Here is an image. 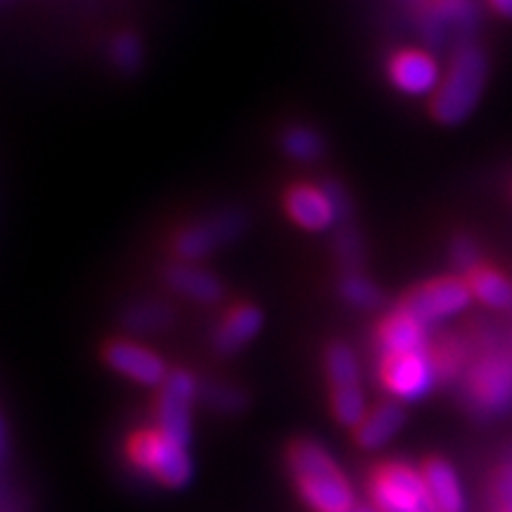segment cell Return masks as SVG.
<instances>
[{
  "label": "cell",
  "mask_w": 512,
  "mask_h": 512,
  "mask_svg": "<svg viewBox=\"0 0 512 512\" xmlns=\"http://www.w3.org/2000/svg\"><path fill=\"white\" fill-rule=\"evenodd\" d=\"M292 484L311 512H349L356 491L330 451L313 439H294L285 456Z\"/></svg>",
  "instance_id": "6da1fadb"
},
{
  "label": "cell",
  "mask_w": 512,
  "mask_h": 512,
  "mask_svg": "<svg viewBox=\"0 0 512 512\" xmlns=\"http://www.w3.org/2000/svg\"><path fill=\"white\" fill-rule=\"evenodd\" d=\"M486 83V57L475 43L458 46L439 88L432 95V117L446 126H456L475 112Z\"/></svg>",
  "instance_id": "7a4b0ae2"
},
{
  "label": "cell",
  "mask_w": 512,
  "mask_h": 512,
  "mask_svg": "<svg viewBox=\"0 0 512 512\" xmlns=\"http://www.w3.org/2000/svg\"><path fill=\"white\" fill-rule=\"evenodd\" d=\"M126 456L136 470L150 475L166 489H181L192 477V460L188 448L176 444L157 430H140L131 434Z\"/></svg>",
  "instance_id": "3957f363"
},
{
  "label": "cell",
  "mask_w": 512,
  "mask_h": 512,
  "mask_svg": "<svg viewBox=\"0 0 512 512\" xmlns=\"http://www.w3.org/2000/svg\"><path fill=\"white\" fill-rule=\"evenodd\" d=\"M200 387L197 377L185 368L169 370L166 380L157 387V430L185 448L192 439V406L200 399Z\"/></svg>",
  "instance_id": "277c9868"
},
{
  "label": "cell",
  "mask_w": 512,
  "mask_h": 512,
  "mask_svg": "<svg viewBox=\"0 0 512 512\" xmlns=\"http://www.w3.org/2000/svg\"><path fill=\"white\" fill-rule=\"evenodd\" d=\"M465 401L472 413L496 415L512 403V361L510 356L491 351L472 363L465 375Z\"/></svg>",
  "instance_id": "5b68a950"
},
{
  "label": "cell",
  "mask_w": 512,
  "mask_h": 512,
  "mask_svg": "<svg viewBox=\"0 0 512 512\" xmlns=\"http://www.w3.org/2000/svg\"><path fill=\"white\" fill-rule=\"evenodd\" d=\"M368 491L377 512H422L427 503L420 470L399 460L373 467Z\"/></svg>",
  "instance_id": "8992f818"
},
{
  "label": "cell",
  "mask_w": 512,
  "mask_h": 512,
  "mask_svg": "<svg viewBox=\"0 0 512 512\" xmlns=\"http://www.w3.org/2000/svg\"><path fill=\"white\" fill-rule=\"evenodd\" d=\"M247 226V216L242 211H221V214L209 216L197 223H190L174 235V254L178 261L185 264H197L207 259L216 249L233 242Z\"/></svg>",
  "instance_id": "52a82bcc"
},
{
  "label": "cell",
  "mask_w": 512,
  "mask_h": 512,
  "mask_svg": "<svg viewBox=\"0 0 512 512\" xmlns=\"http://www.w3.org/2000/svg\"><path fill=\"white\" fill-rule=\"evenodd\" d=\"M472 299V290L465 278L458 275H441V278L427 280L403 297L401 306L411 311L420 323L432 325L439 320L456 316L465 311Z\"/></svg>",
  "instance_id": "ba28073f"
},
{
  "label": "cell",
  "mask_w": 512,
  "mask_h": 512,
  "mask_svg": "<svg viewBox=\"0 0 512 512\" xmlns=\"http://www.w3.org/2000/svg\"><path fill=\"white\" fill-rule=\"evenodd\" d=\"M380 380L396 401H418L437 382L430 349L413 351V354H382Z\"/></svg>",
  "instance_id": "9c48e42d"
},
{
  "label": "cell",
  "mask_w": 512,
  "mask_h": 512,
  "mask_svg": "<svg viewBox=\"0 0 512 512\" xmlns=\"http://www.w3.org/2000/svg\"><path fill=\"white\" fill-rule=\"evenodd\" d=\"M285 211L292 223L309 233H323L344 219L337 202L332 200L328 185L294 183L285 192Z\"/></svg>",
  "instance_id": "30bf717a"
},
{
  "label": "cell",
  "mask_w": 512,
  "mask_h": 512,
  "mask_svg": "<svg viewBox=\"0 0 512 512\" xmlns=\"http://www.w3.org/2000/svg\"><path fill=\"white\" fill-rule=\"evenodd\" d=\"M102 358L114 373L128 377L143 387H159L169 375V366L157 351L133 342V339H112L102 349Z\"/></svg>",
  "instance_id": "8fae6325"
},
{
  "label": "cell",
  "mask_w": 512,
  "mask_h": 512,
  "mask_svg": "<svg viewBox=\"0 0 512 512\" xmlns=\"http://www.w3.org/2000/svg\"><path fill=\"white\" fill-rule=\"evenodd\" d=\"M387 74L396 91L411 95V98L434 95L441 83L437 60L418 48H403L394 53L387 64Z\"/></svg>",
  "instance_id": "7c38bea8"
},
{
  "label": "cell",
  "mask_w": 512,
  "mask_h": 512,
  "mask_svg": "<svg viewBox=\"0 0 512 512\" xmlns=\"http://www.w3.org/2000/svg\"><path fill=\"white\" fill-rule=\"evenodd\" d=\"M430 325L420 323L411 311L396 306L377 325L375 339L382 354H413L430 349Z\"/></svg>",
  "instance_id": "4fadbf2b"
},
{
  "label": "cell",
  "mask_w": 512,
  "mask_h": 512,
  "mask_svg": "<svg viewBox=\"0 0 512 512\" xmlns=\"http://www.w3.org/2000/svg\"><path fill=\"white\" fill-rule=\"evenodd\" d=\"M403 425H406V411H403L401 401H380L368 408L366 418L354 430V444L363 451H377V448L387 446L401 432Z\"/></svg>",
  "instance_id": "5bb4252c"
},
{
  "label": "cell",
  "mask_w": 512,
  "mask_h": 512,
  "mask_svg": "<svg viewBox=\"0 0 512 512\" xmlns=\"http://www.w3.org/2000/svg\"><path fill=\"white\" fill-rule=\"evenodd\" d=\"M264 328V313L254 304H235L221 318L214 332V349L221 356H233L247 347Z\"/></svg>",
  "instance_id": "9a60e30c"
},
{
  "label": "cell",
  "mask_w": 512,
  "mask_h": 512,
  "mask_svg": "<svg viewBox=\"0 0 512 512\" xmlns=\"http://www.w3.org/2000/svg\"><path fill=\"white\" fill-rule=\"evenodd\" d=\"M164 283L178 297L190 299L197 304H219L223 299V283L214 273L197 264L178 261L174 266H166Z\"/></svg>",
  "instance_id": "2e32d148"
},
{
  "label": "cell",
  "mask_w": 512,
  "mask_h": 512,
  "mask_svg": "<svg viewBox=\"0 0 512 512\" xmlns=\"http://www.w3.org/2000/svg\"><path fill=\"white\" fill-rule=\"evenodd\" d=\"M420 475L434 508L439 512H465L463 486H460L458 472L448 460L439 456L427 458L420 467Z\"/></svg>",
  "instance_id": "e0dca14e"
},
{
  "label": "cell",
  "mask_w": 512,
  "mask_h": 512,
  "mask_svg": "<svg viewBox=\"0 0 512 512\" xmlns=\"http://www.w3.org/2000/svg\"><path fill=\"white\" fill-rule=\"evenodd\" d=\"M467 285H470L472 297L486 306H494V309H505L512 304V285L503 273H498L496 268H489L479 264L472 268L470 273H465Z\"/></svg>",
  "instance_id": "ac0fdd59"
},
{
  "label": "cell",
  "mask_w": 512,
  "mask_h": 512,
  "mask_svg": "<svg viewBox=\"0 0 512 512\" xmlns=\"http://www.w3.org/2000/svg\"><path fill=\"white\" fill-rule=\"evenodd\" d=\"M176 313L164 302H136L121 316V323L133 335H155L174 325Z\"/></svg>",
  "instance_id": "d6986e66"
},
{
  "label": "cell",
  "mask_w": 512,
  "mask_h": 512,
  "mask_svg": "<svg viewBox=\"0 0 512 512\" xmlns=\"http://www.w3.org/2000/svg\"><path fill=\"white\" fill-rule=\"evenodd\" d=\"M280 147L292 162L299 164H311L318 162L320 157L325 155V140L316 128L304 126V124H294L287 126L280 136Z\"/></svg>",
  "instance_id": "ffe728a7"
},
{
  "label": "cell",
  "mask_w": 512,
  "mask_h": 512,
  "mask_svg": "<svg viewBox=\"0 0 512 512\" xmlns=\"http://www.w3.org/2000/svg\"><path fill=\"white\" fill-rule=\"evenodd\" d=\"M325 375H328L330 389L361 384V368H358V358L349 344L332 342L325 349Z\"/></svg>",
  "instance_id": "44dd1931"
},
{
  "label": "cell",
  "mask_w": 512,
  "mask_h": 512,
  "mask_svg": "<svg viewBox=\"0 0 512 512\" xmlns=\"http://www.w3.org/2000/svg\"><path fill=\"white\" fill-rule=\"evenodd\" d=\"M330 411L337 425L356 430L368 413L366 394H363L361 384H356V387L330 389Z\"/></svg>",
  "instance_id": "7402d4cb"
},
{
  "label": "cell",
  "mask_w": 512,
  "mask_h": 512,
  "mask_svg": "<svg viewBox=\"0 0 512 512\" xmlns=\"http://www.w3.org/2000/svg\"><path fill=\"white\" fill-rule=\"evenodd\" d=\"M339 297L344 299L349 306H356V309H380L384 304V294L380 292L373 280L366 278L361 271L344 273L342 280H339Z\"/></svg>",
  "instance_id": "603a6c76"
},
{
  "label": "cell",
  "mask_w": 512,
  "mask_h": 512,
  "mask_svg": "<svg viewBox=\"0 0 512 512\" xmlns=\"http://www.w3.org/2000/svg\"><path fill=\"white\" fill-rule=\"evenodd\" d=\"M200 399L204 406L221 415H238L247 408V394L228 382H204L200 387Z\"/></svg>",
  "instance_id": "cb8c5ba5"
},
{
  "label": "cell",
  "mask_w": 512,
  "mask_h": 512,
  "mask_svg": "<svg viewBox=\"0 0 512 512\" xmlns=\"http://www.w3.org/2000/svg\"><path fill=\"white\" fill-rule=\"evenodd\" d=\"M110 55H112V62L117 64L121 72H136L140 62H143V46H140L136 34L124 31V34L114 36Z\"/></svg>",
  "instance_id": "d4e9b609"
},
{
  "label": "cell",
  "mask_w": 512,
  "mask_h": 512,
  "mask_svg": "<svg viewBox=\"0 0 512 512\" xmlns=\"http://www.w3.org/2000/svg\"><path fill=\"white\" fill-rule=\"evenodd\" d=\"M430 356L434 370H437V380H453L465 361V351L460 349L456 339H448V342L439 344L437 349H430Z\"/></svg>",
  "instance_id": "484cf974"
},
{
  "label": "cell",
  "mask_w": 512,
  "mask_h": 512,
  "mask_svg": "<svg viewBox=\"0 0 512 512\" xmlns=\"http://www.w3.org/2000/svg\"><path fill=\"white\" fill-rule=\"evenodd\" d=\"M335 254L337 261L344 266V271H358V266L363 264V242L361 235L351 228H342L337 233L335 240Z\"/></svg>",
  "instance_id": "4316f807"
},
{
  "label": "cell",
  "mask_w": 512,
  "mask_h": 512,
  "mask_svg": "<svg viewBox=\"0 0 512 512\" xmlns=\"http://www.w3.org/2000/svg\"><path fill=\"white\" fill-rule=\"evenodd\" d=\"M491 496L496 512H512V460L498 467L491 477Z\"/></svg>",
  "instance_id": "83f0119b"
},
{
  "label": "cell",
  "mask_w": 512,
  "mask_h": 512,
  "mask_svg": "<svg viewBox=\"0 0 512 512\" xmlns=\"http://www.w3.org/2000/svg\"><path fill=\"white\" fill-rule=\"evenodd\" d=\"M451 256H453V261H456V266L463 268L465 273H470L472 268L479 266L477 245L470 238H465V235H463V238H456V242H453Z\"/></svg>",
  "instance_id": "f1b7e54d"
},
{
  "label": "cell",
  "mask_w": 512,
  "mask_h": 512,
  "mask_svg": "<svg viewBox=\"0 0 512 512\" xmlns=\"http://www.w3.org/2000/svg\"><path fill=\"white\" fill-rule=\"evenodd\" d=\"M489 5L498 12V15L512 17V0H489Z\"/></svg>",
  "instance_id": "f546056e"
},
{
  "label": "cell",
  "mask_w": 512,
  "mask_h": 512,
  "mask_svg": "<svg viewBox=\"0 0 512 512\" xmlns=\"http://www.w3.org/2000/svg\"><path fill=\"white\" fill-rule=\"evenodd\" d=\"M5 448H8V432H5V422L0 418V458L5 456Z\"/></svg>",
  "instance_id": "4dcf8cb0"
},
{
  "label": "cell",
  "mask_w": 512,
  "mask_h": 512,
  "mask_svg": "<svg viewBox=\"0 0 512 512\" xmlns=\"http://www.w3.org/2000/svg\"><path fill=\"white\" fill-rule=\"evenodd\" d=\"M349 512H377V508L375 505H358L356 503V508H351Z\"/></svg>",
  "instance_id": "1f68e13d"
},
{
  "label": "cell",
  "mask_w": 512,
  "mask_h": 512,
  "mask_svg": "<svg viewBox=\"0 0 512 512\" xmlns=\"http://www.w3.org/2000/svg\"><path fill=\"white\" fill-rule=\"evenodd\" d=\"M422 512H439V510L434 508V505L430 503V498H427V503H425V508H422Z\"/></svg>",
  "instance_id": "d6a6232c"
}]
</instances>
